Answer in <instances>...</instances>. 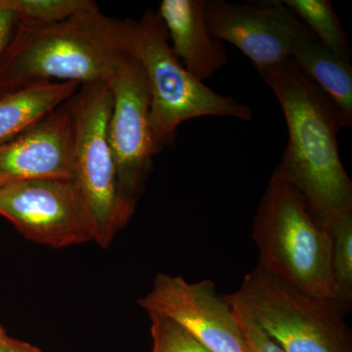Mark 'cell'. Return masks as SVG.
I'll use <instances>...</instances> for the list:
<instances>
[{
    "mask_svg": "<svg viewBox=\"0 0 352 352\" xmlns=\"http://www.w3.org/2000/svg\"><path fill=\"white\" fill-rule=\"evenodd\" d=\"M205 6L206 0H164L157 11L173 52L203 82L229 61L224 43L208 32Z\"/></svg>",
    "mask_w": 352,
    "mask_h": 352,
    "instance_id": "cell-12",
    "label": "cell"
},
{
    "mask_svg": "<svg viewBox=\"0 0 352 352\" xmlns=\"http://www.w3.org/2000/svg\"><path fill=\"white\" fill-rule=\"evenodd\" d=\"M31 179L72 180V120L68 101L0 145V186Z\"/></svg>",
    "mask_w": 352,
    "mask_h": 352,
    "instance_id": "cell-11",
    "label": "cell"
},
{
    "mask_svg": "<svg viewBox=\"0 0 352 352\" xmlns=\"http://www.w3.org/2000/svg\"><path fill=\"white\" fill-rule=\"evenodd\" d=\"M134 20L109 17L100 9L47 25L17 21L6 50V76L12 90L32 83L107 82L133 56Z\"/></svg>",
    "mask_w": 352,
    "mask_h": 352,
    "instance_id": "cell-2",
    "label": "cell"
},
{
    "mask_svg": "<svg viewBox=\"0 0 352 352\" xmlns=\"http://www.w3.org/2000/svg\"><path fill=\"white\" fill-rule=\"evenodd\" d=\"M329 50L351 60V44L337 11L329 0H282Z\"/></svg>",
    "mask_w": 352,
    "mask_h": 352,
    "instance_id": "cell-15",
    "label": "cell"
},
{
    "mask_svg": "<svg viewBox=\"0 0 352 352\" xmlns=\"http://www.w3.org/2000/svg\"><path fill=\"white\" fill-rule=\"evenodd\" d=\"M332 240L331 265L336 295L344 311L352 307V212L338 217L328 227Z\"/></svg>",
    "mask_w": 352,
    "mask_h": 352,
    "instance_id": "cell-16",
    "label": "cell"
},
{
    "mask_svg": "<svg viewBox=\"0 0 352 352\" xmlns=\"http://www.w3.org/2000/svg\"><path fill=\"white\" fill-rule=\"evenodd\" d=\"M68 104L72 120V180L94 224V242L106 249L116 234L126 226L120 212L117 173L109 142L113 108L110 83L82 85Z\"/></svg>",
    "mask_w": 352,
    "mask_h": 352,
    "instance_id": "cell-6",
    "label": "cell"
},
{
    "mask_svg": "<svg viewBox=\"0 0 352 352\" xmlns=\"http://www.w3.org/2000/svg\"><path fill=\"white\" fill-rule=\"evenodd\" d=\"M0 215L27 239L54 249L94 241L90 215L71 179H31L0 186Z\"/></svg>",
    "mask_w": 352,
    "mask_h": 352,
    "instance_id": "cell-8",
    "label": "cell"
},
{
    "mask_svg": "<svg viewBox=\"0 0 352 352\" xmlns=\"http://www.w3.org/2000/svg\"><path fill=\"white\" fill-rule=\"evenodd\" d=\"M7 337V333L6 331H4L3 327H2L1 324H0V352L2 351V346H3L4 340Z\"/></svg>",
    "mask_w": 352,
    "mask_h": 352,
    "instance_id": "cell-22",
    "label": "cell"
},
{
    "mask_svg": "<svg viewBox=\"0 0 352 352\" xmlns=\"http://www.w3.org/2000/svg\"><path fill=\"white\" fill-rule=\"evenodd\" d=\"M291 59L340 111L344 127L352 124L351 60L336 54L317 38L300 41Z\"/></svg>",
    "mask_w": 352,
    "mask_h": 352,
    "instance_id": "cell-14",
    "label": "cell"
},
{
    "mask_svg": "<svg viewBox=\"0 0 352 352\" xmlns=\"http://www.w3.org/2000/svg\"><path fill=\"white\" fill-rule=\"evenodd\" d=\"M17 21V15L13 11L6 8H0V63H1V59L7 46L10 43ZM0 71H1V67H0ZM0 78H1V75H0Z\"/></svg>",
    "mask_w": 352,
    "mask_h": 352,
    "instance_id": "cell-20",
    "label": "cell"
},
{
    "mask_svg": "<svg viewBox=\"0 0 352 352\" xmlns=\"http://www.w3.org/2000/svg\"><path fill=\"white\" fill-rule=\"evenodd\" d=\"M97 7L92 0H0V8L13 11L19 22L30 25L57 24Z\"/></svg>",
    "mask_w": 352,
    "mask_h": 352,
    "instance_id": "cell-17",
    "label": "cell"
},
{
    "mask_svg": "<svg viewBox=\"0 0 352 352\" xmlns=\"http://www.w3.org/2000/svg\"><path fill=\"white\" fill-rule=\"evenodd\" d=\"M80 87L69 82H36L0 96V145L47 117Z\"/></svg>",
    "mask_w": 352,
    "mask_h": 352,
    "instance_id": "cell-13",
    "label": "cell"
},
{
    "mask_svg": "<svg viewBox=\"0 0 352 352\" xmlns=\"http://www.w3.org/2000/svg\"><path fill=\"white\" fill-rule=\"evenodd\" d=\"M205 17L212 38L237 47L256 69L291 59L298 43L316 38L282 0H206Z\"/></svg>",
    "mask_w": 352,
    "mask_h": 352,
    "instance_id": "cell-9",
    "label": "cell"
},
{
    "mask_svg": "<svg viewBox=\"0 0 352 352\" xmlns=\"http://www.w3.org/2000/svg\"><path fill=\"white\" fill-rule=\"evenodd\" d=\"M1 352H43L38 347L32 346L27 342L14 339L7 335L4 340L3 346H2Z\"/></svg>",
    "mask_w": 352,
    "mask_h": 352,
    "instance_id": "cell-21",
    "label": "cell"
},
{
    "mask_svg": "<svg viewBox=\"0 0 352 352\" xmlns=\"http://www.w3.org/2000/svg\"><path fill=\"white\" fill-rule=\"evenodd\" d=\"M252 235L264 270L303 293L333 300L330 231L296 187L272 175Z\"/></svg>",
    "mask_w": 352,
    "mask_h": 352,
    "instance_id": "cell-3",
    "label": "cell"
},
{
    "mask_svg": "<svg viewBox=\"0 0 352 352\" xmlns=\"http://www.w3.org/2000/svg\"><path fill=\"white\" fill-rule=\"evenodd\" d=\"M151 320V352H212L164 315L148 312Z\"/></svg>",
    "mask_w": 352,
    "mask_h": 352,
    "instance_id": "cell-18",
    "label": "cell"
},
{
    "mask_svg": "<svg viewBox=\"0 0 352 352\" xmlns=\"http://www.w3.org/2000/svg\"><path fill=\"white\" fill-rule=\"evenodd\" d=\"M231 305L244 335L248 352H285L252 320L247 310L235 303Z\"/></svg>",
    "mask_w": 352,
    "mask_h": 352,
    "instance_id": "cell-19",
    "label": "cell"
},
{
    "mask_svg": "<svg viewBox=\"0 0 352 352\" xmlns=\"http://www.w3.org/2000/svg\"><path fill=\"white\" fill-rule=\"evenodd\" d=\"M113 108L109 142L117 173L120 212L127 224L157 155L150 124V94L144 69L132 56L110 82Z\"/></svg>",
    "mask_w": 352,
    "mask_h": 352,
    "instance_id": "cell-7",
    "label": "cell"
},
{
    "mask_svg": "<svg viewBox=\"0 0 352 352\" xmlns=\"http://www.w3.org/2000/svg\"><path fill=\"white\" fill-rule=\"evenodd\" d=\"M226 298L247 310L285 352H352L346 312L335 300L303 293L261 264Z\"/></svg>",
    "mask_w": 352,
    "mask_h": 352,
    "instance_id": "cell-5",
    "label": "cell"
},
{
    "mask_svg": "<svg viewBox=\"0 0 352 352\" xmlns=\"http://www.w3.org/2000/svg\"><path fill=\"white\" fill-rule=\"evenodd\" d=\"M138 303L146 311L175 322L212 352H248L232 305L210 280L189 283L159 273L151 291Z\"/></svg>",
    "mask_w": 352,
    "mask_h": 352,
    "instance_id": "cell-10",
    "label": "cell"
},
{
    "mask_svg": "<svg viewBox=\"0 0 352 352\" xmlns=\"http://www.w3.org/2000/svg\"><path fill=\"white\" fill-rule=\"evenodd\" d=\"M133 55L144 69L150 94V124L157 153L173 147L178 127L201 117L234 118L252 122L249 106L215 92L191 75L170 47L157 11L135 21Z\"/></svg>",
    "mask_w": 352,
    "mask_h": 352,
    "instance_id": "cell-4",
    "label": "cell"
},
{
    "mask_svg": "<svg viewBox=\"0 0 352 352\" xmlns=\"http://www.w3.org/2000/svg\"><path fill=\"white\" fill-rule=\"evenodd\" d=\"M256 71L279 101L288 126V144L273 175L296 187L328 228L352 212V182L338 143L342 115L293 60Z\"/></svg>",
    "mask_w": 352,
    "mask_h": 352,
    "instance_id": "cell-1",
    "label": "cell"
}]
</instances>
